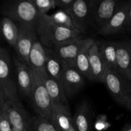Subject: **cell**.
<instances>
[{"label": "cell", "mask_w": 131, "mask_h": 131, "mask_svg": "<svg viewBox=\"0 0 131 131\" xmlns=\"http://www.w3.org/2000/svg\"><path fill=\"white\" fill-rule=\"evenodd\" d=\"M42 78L52 103L69 106L68 97L65 94L61 83L54 78L49 76L47 74L44 76L42 75Z\"/></svg>", "instance_id": "20"}, {"label": "cell", "mask_w": 131, "mask_h": 131, "mask_svg": "<svg viewBox=\"0 0 131 131\" xmlns=\"http://www.w3.org/2000/svg\"><path fill=\"white\" fill-rule=\"evenodd\" d=\"M88 1L91 21L98 31L110 21L120 3L118 0H89Z\"/></svg>", "instance_id": "7"}, {"label": "cell", "mask_w": 131, "mask_h": 131, "mask_svg": "<svg viewBox=\"0 0 131 131\" xmlns=\"http://www.w3.org/2000/svg\"><path fill=\"white\" fill-rule=\"evenodd\" d=\"M91 117L92 111L88 103L83 102L72 116L73 124L76 131H89Z\"/></svg>", "instance_id": "22"}, {"label": "cell", "mask_w": 131, "mask_h": 131, "mask_svg": "<svg viewBox=\"0 0 131 131\" xmlns=\"http://www.w3.org/2000/svg\"><path fill=\"white\" fill-rule=\"evenodd\" d=\"M18 26L19 36L14 49L17 57L29 66V54L33 43L38 39V36L35 28L31 26L21 24Z\"/></svg>", "instance_id": "8"}, {"label": "cell", "mask_w": 131, "mask_h": 131, "mask_svg": "<svg viewBox=\"0 0 131 131\" xmlns=\"http://www.w3.org/2000/svg\"><path fill=\"white\" fill-rule=\"evenodd\" d=\"M0 90L8 99L20 101L12 56L5 47L0 49Z\"/></svg>", "instance_id": "3"}, {"label": "cell", "mask_w": 131, "mask_h": 131, "mask_svg": "<svg viewBox=\"0 0 131 131\" xmlns=\"http://www.w3.org/2000/svg\"><path fill=\"white\" fill-rule=\"evenodd\" d=\"M46 16L50 21L60 26L69 28V29H78L75 27L71 17L65 11L60 10L51 15L46 14Z\"/></svg>", "instance_id": "24"}, {"label": "cell", "mask_w": 131, "mask_h": 131, "mask_svg": "<svg viewBox=\"0 0 131 131\" xmlns=\"http://www.w3.org/2000/svg\"><path fill=\"white\" fill-rule=\"evenodd\" d=\"M122 131H131V124H127L124 125Z\"/></svg>", "instance_id": "31"}, {"label": "cell", "mask_w": 131, "mask_h": 131, "mask_svg": "<svg viewBox=\"0 0 131 131\" xmlns=\"http://www.w3.org/2000/svg\"><path fill=\"white\" fill-rule=\"evenodd\" d=\"M110 126H111V124L107 122V118L104 115L99 116L94 124L95 129L98 131L107 130Z\"/></svg>", "instance_id": "28"}, {"label": "cell", "mask_w": 131, "mask_h": 131, "mask_svg": "<svg viewBox=\"0 0 131 131\" xmlns=\"http://www.w3.org/2000/svg\"><path fill=\"white\" fill-rule=\"evenodd\" d=\"M67 97H70L78 93L84 84V76L75 68L69 67L60 81Z\"/></svg>", "instance_id": "16"}, {"label": "cell", "mask_w": 131, "mask_h": 131, "mask_svg": "<svg viewBox=\"0 0 131 131\" xmlns=\"http://www.w3.org/2000/svg\"><path fill=\"white\" fill-rule=\"evenodd\" d=\"M0 131H13L7 113L3 106H0Z\"/></svg>", "instance_id": "27"}, {"label": "cell", "mask_w": 131, "mask_h": 131, "mask_svg": "<svg viewBox=\"0 0 131 131\" xmlns=\"http://www.w3.org/2000/svg\"><path fill=\"white\" fill-rule=\"evenodd\" d=\"M12 60L19 93L23 97L29 99L33 84L31 69L17 56H12Z\"/></svg>", "instance_id": "10"}, {"label": "cell", "mask_w": 131, "mask_h": 131, "mask_svg": "<svg viewBox=\"0 0 131 131\" xmlns=\"http://www.w3.org/2000/svg\"><path fill=\"white\" fill-rule=\"evenodd\" d=\"M74 21L78 29L84 31L89 21H91L89 1L74 0L70 8L67 12Z\"/></svg>", "instance_id": "13"}, {"label": "cell", "mask_w": 131, "mask_h": 131, "mask_svg": "<svg viewBox=\"0 0 131 131\" xmlns=\"http://www.w3.org/2000/svg\"><path fill=\"white\" fill-rule=\"evenodd\" d=\"M51 122L58 131H76L69 106L52 103Z\"/></svg>", "instance_id": "15"}, {"label": "cell", "mask_w": 131, "mask_h": 131, "mask_svg": "<svg viewBox=\"0 0 131 131\" xmlns=\"http://www.w3.org/2000/svg\"><path fill=\"white\" fill-rule=\"evenodd\" d=\"M89 60L93 81L103 83L108 68L100 53L97 42L90 48Z\"/></svg>", "instance_id": "14"}, {"label": "cell", "mask_w": 131, "mask_h": 131, "mask_svg": "<svg viewBox=\"0 0 131 131\" xmlns=\"http://www.w3.org/2000/svg\"><path fill=\"white\" fill-rule=\"evenodd\" d=\"M29 131H58L54 125L47 119L39 116L32 117Z\"/></svg>", "instance_id": "25"}, {"label": "cell", "mask_w": 131, "mask_h": 131, "mask_svg": "<svg viewBox=\"0 0 131 131\" xmlns=\"http://www.w3.org/2000/svg\"><path fill=\"white\" fill-rule=\"evenodd\" d=\"M84 40L80 36L58 45L53 50L56 54L68 64L69 67L75 68L77 56L84 43Z\"/></svg>", "instance_id": "11"}, {"label": "cell", "mask_w": 131, "mask_h": 131, "mask_svg": "<svg viewBox=\"0 0 131 131\" xmlns=\"http://www.w3.org/2000/svg\"><path fill=\"white\" fill-rule=\"evenodd\" d=\"M0 106L4 107L6 110L13 131H29L32 117L20 101L8 99L0 90Z\"/></svg>", "instance_id": "6"}, {"label": "cell", "mask_w": 131, "mask_h": 131, "mask_svg": "<svg viewBox=\"0 0 131 131\" xmlns=\"http://www.w3.org/2000/svg\"><path fill=\"white\" fill-rule=\"evenodd\" d=\"M1 13L18 25H29L35 28L40 13L32 0L5 1L1 5Z\"/></svg>", "instance_id": "2"}, {"label": "cell", "mask_w": 131, "mask_h": 131, "mask_svg": "<svg viewBox=\"0 0 131 131\" xmlns=\"http://www.w3.org/2000/svg\"><path fill=\"white\" fill-rule=\"evenodd\" d=\"M74 1V0H56V6L67 12L70 8Z\"/></svg>", "instance_id": "29"}, {"label": "cell", "mask_w": 131, "mask_h": 131, "mask_svg": "<svg viewBox=\"0 0 131 131\" xmlns=\"http://www.w3.org/2000/svg\"><path fill=\"white\" fill-rule=\"evenodd\" d=\"M117 72L131 83V39L117 42Z\"/></svg>", "instance_id": "12"}, {"label": "cell", "mask_w": 131, "mask_h": 131, "mask_svg": "<svg viewBox=\"0 0 131 131\" xmlns=\"http://www.w3.org/2000/svg\"><path fill=\"white\" fill-rule=\"evenodd\" d=\"M46 72L49 76L60 83L63 74L69 67L68 64L56 54L53 49L46 47Z\"/></svg>", "instance_id": "17"}, {"label": "cell", "mask_w": 131, "mask_h": 131, "mask_svg": "<svg viewBox=\"0 0 131 131\" xmlns=\"http://www.w3.org/2000/svg\"><path fill=\"white\" fill-rule=\"evenodd\" d=\"M100 53L108 70L117 72V42H97Z\"/></svg>", "instance_id": "21"}, {"label": "cell", "mask_w": 131, "mask_h": 131, "mask_svg": "<svg viewBox=\"0 0 131 131\" xmlns=\"http://www.w3.org/2000/svg\"><path fill=\"white\" fill-rule=\"evenodd\" d=\"M41 15H46L51 9L56 6V0H32Z\"/></svg>", "instance_id": "26"}, {"label": "cell", "mask_w": 131, "mask_h": 131, "mask_svg": "<svg viewBox=\"0 0 131 131\" xmlns=\"http://www.w3.org/2000/svg\"><path fill=\"white\" fill-rule=\"evenodd\" d=\"M125 32H127V33L131 35V7L130 11H129V17H128V20L127 22L126 26H125Z\"/></svg>", "instance_id": "30"}, {"label": "cell", "mask_w": 131, "mask_h": 131, "mask_svg": "<svg viewBox=\"0 0 131 131\" xmlns=\"http://www.w3.org/2000/svg\"><path fill=\"white\" fill-rule=\"evenodd\" d=\"M38 38L47 48L53 49L65 41L80 37L82 31L60 26L50 21L46 15H40L35 26Z\"/></svg>", "instance_id": "1"}, {"label": "cell", "mask_w": 131, "mask_h": 131, "mask_svg": "<svg viewBox=\"0 0 131 131\" xmlns=\"http://www.w3.org/2000/svg\"><path fill=\"white\" fill-rule=\"evenodd\" d=\"M32 72L33 84L29 99L33 109L37 115L51 122L52 111L51 99L43 83L42 75L34 70H32Z\"/></svg>", "instance_id": "5"}, {"label": "cell", "mask_w": 131, "mask_h": 131, "mask_svg": "<svg viewBox=\"0 0 131 131\" xmlns=\"http://www.w3.org/2000/svg\"><path fill=\"white\" fill-rule=\"evenodd\" d=\"M103 83L116 103L131 112V83L117 72L108 70Z\"/></svg>", "instance_id": "4"}, {"label": "cell", "mask_w": 131, "mask_h": 131, "mask_svg": "<svg viewBox=\"0 0 131 131\" xmlns=\"http://www.w3.org/2000/svg\"><path fill=\"white\" fill-rule=\"evenodd\" d=\"M95 42L92 38H86L75 60V68L77 70L90 81H93V78L90 65L89 50Z\"/></svg>", "instance_id": "19"}, {"label": "cell", "mask_w": 131, "mask_h": 131, "mask_svg": "<svg viewBox=\"0 0 131 131\" xmlns=\"http://www.w3.org/2000/svg\"><path fill=\"white\" fill-rule=\"evenodd\" d=\"M46 47L38 39L35 42L29 57V66L42 76L47 75Z\"/></svg>", "instance_id": "18"}, {"label": "cell", "mask_w": 131, "mask_h": 131, "mask_svg": "<svg viewBox=\"0 0 131 131\" xmlns=\"http://www.w3.org/2000/svg\"><path fill=\"white\" fill-rule=\"evenodd\" d=\"M1 33L6 42L15 48L19 36V26L13 20L3 17L1 23Z\"/></svg>", "instance_id": "23"}, {"label": "cell", "mask_w": 131, "mask_h": 131, "mask_svg": "<svg viewBox=\"0 0 131 131\" xmlns=\"http://www.w3.org/2000/svg\"><path fill=\"white\" fill-rule=\"evenodd\" d=\"M130 7L131 1H120L110 21L98 33L106 36L125 32Z\"/></svg>", "instance_id": "9"}]
</instances>
